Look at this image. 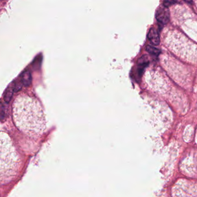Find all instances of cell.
I'll list each match as a JSON object with an SVG mask.
<instances>
[{"instance_id":"obj_9","label":"cell","mask_w":197,"mask_h":197,"mask_svg":"<svg viewBox=\"0 0 197 197\" xmlns=\"http://www.w3.org/2000/svg\"><path fill=\"white\" fill-rule=\"evenodd\" d=\"M175 1H164V5L165 7H168L169 6L175 3Z\"/></svg>"},{"instance_id":"obj_6","label":"cell","mask_w":197,"mask_h":197,"mask_svg":"<svg viewBox=\"0 0 197 197\" xmlns=\"http://www.w3.org/2000/svg\"><path fill=\"white\" fill-rule=\"evenodd\" d=\"M146 49L148 52H149L150 53H151L152 55H156V56H158L160 53V51L158 49H157V48H154L151 46H147L146 48Z\"/></svg>"},{"instance_id":"obj_4","label":"cell","mask_w":197,"mask_h":197,"mask_svg":"<svg viewBox=\"0 0 197 197\" xmlns=\"http://www.w3.org/2000/svg\"><path fill=\"white\" fill-rule=\"evenodd\" d=\"M147 37L149 40L155 45H158L160 44V36L158 33L156 29L152 28L150 29L149 32L148 33Z\"/></svg>"},{"instance_id":"obj_8","label":"cell","mask_w":197,"mask_h":197,"mask_svg":"<svg viewBox=\"0 0 197 197\" xmlns=\"http://www.w3.org/2000/svg\"><path fill=\"white\" fill-rule=\"evenodd\" d=\"M5 116H6V111H5V108L3 105V103L1 102V120H3Z\"/></svg>"},{"instance_id":"obj_2","label":"cell","mask_w":197,"mask_h":197,"mask_svg":"<svg viewBox=\"0 0 197 197\" xmlns=\"http://www.w3.org/2000/svg\"><path fill=\"white\" fill-rule=\"evenodd\" d=\"M156 16L157 20L163 24H167L169 20V12L164 8H160L157 10Z\"/></svg>"},{"instance_id":"obj_5","label":"cell","mask_w":197,"mask_h":197,"mask_svg":"<svg viewBox=\"0 0 197 197\" xmlns=\"http://www.w3.org/2000/svg\"><path fill=\"white\" fill-rule=\"evenodd\" d=\"M14 89L13 88L12 85L9 86L5 91L4 95V101L7 103H9L11 101V99L12 98L13 94L14 93Z\"/></svg>"},{"instance_id":"obj_7","label":"cell","mask_w":197,"mask_h":197,"mask_svg":"<svg viewBox=\"0 0 197 197\" xmlns=\"http://www.w3.org/2000/svg\"><path fill=\"white\" fill-rule=\"evenodd\" d=\"M12 86H13V89H14L15 92H17V91H19V90L21 89L22 86H23V84H22V82H20V80L19 82L17 81V80H15V82H13V83H12Z\"/></svg>"},{"instance_id":"obj_1","label":"cell","mask_w":197,"mask_h":197,"mask_svg":"<svg viewBox=\"0 0 197 197\" xmlns=\"http://www.w3.org/2000/svg\"><path fill=\"white\" fill-rule=\"evenodd\" d=\"M3 142L4 143V145L1 143V157H4V159H1V161L4 160V163L1 164V167L3 165L4 167L1 169V171L4 169L2 175L4 173V177L5 179H7L8 178L12 177L16 173V169L18 168L19 159L15 147L12 146L10 140L9 141L5 136Z\"/></svg>"},{"instance_id":"obj_3","label":"cell","mask_w":197,"mask_h":197,"mask_svg":"<svg viewBox=\"0 0 197 197\" xmlns=\"http://www.w3.org/2000/svg\"><path fill=\"white\" fill-rule=\"evenodd\" d=\"M20 80L22 82L23 86L25 87H28L31 83L32 82V76L30 71L29 69H26L22 72L20 75Z\"/></svg>"}]
</instances>
